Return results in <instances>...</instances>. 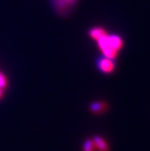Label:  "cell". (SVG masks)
Here are the masks:
<instances>
[{"instance_id":"cell-1","label":"cell","mask_w":150,"mask_h":151,"mask_svg":"<svg viewBox=\"0 0 150 151\" xmlns=\"http://www.w3.org/2000/svg\"><path fill=\"white\" fill-rule=\"evenodd\" d=\"M97 43L105 57L110 59H114L117 56L118 50L123 45L122 39L119 36L108 35V34L97 40Z\"/></svg>"},{"instance_id":"cell-2","label":"cell","mask_w":150,"mask_h":151,"mask_svg":"<svg viewBox=\"0 0 150 151\" xmlns=\"http://www.w3.org/2000/svg\"><path fill=\"white\" fill-rule=\"evenodd\" d=\"M54 6L60 14H65L75 4L76 0H53Z\"/></svg>"},{"instance_id":"cell-3","label":"cell","mask_w":150,"mask_h":151,"mask_svg":"<svg viewBox=\"0 0 150 151\" xmlns=\"http://www.w3.org/2000/svg\"><path fill=\"white\" fill-rule=\"evenodd\" d=\"M98 66H99V69L105 73H111V72L114 71V68H115V65L112 60L107 57H104L99 60Z\"/></svg>"},{"instance_id":"cell-4","label":"cell","mask_w":150,"mask_h":151,"mask_svg":"<svg viewBox=\"0 0 150 151\" xmlns=\"http://www.w3.org/2000/svg\"><path fill=\"white\" fill-rule=\"evenodd\" d=\"M108 106L104 101H95L90 105V111L94 114H101L108 109Z\"/></svg>"},{"instance_id":"cell-5","label":"cell","mask_w":150,"mask_h":151,"mask_svg":"<svg viewBox=\"0 0 150 151\" xmlns=\"http://www.w3.org/2000/svg\"><path fill=\"white\" fill-rule=\"evenodd\" d=\"M92 139L95 144V147H96V149H98L99 151H108V145L107 141L102 139L101 137L95 136Z\"/></svg>"},{"instance_id":"cell-6","label":"cell","mask_w":150,"mask_h":151,"mask_svg":"<svg viewBox=\"0 0 150 151\" xmlns=\"http://www.w3.org/2000/svg\"><path fill=\"white\" fill-rule=\"evenodd\" d=\"M107 34V32L105 31L104 28L100 26H96V27H93L89 31V35L90 37H91L94 40H99L100 37H102L103 35H105Z\"/></svg>"},{"instance_id":"cell-7","label":"cell","mask_w":150,"mask_h":151,"mask_svg":"<svg viewBox=\"0 0 150 151\" xmlns=\"http://www.w3.org/2000/svg\"><path fill=\"white\" fill-rule=\"evenodd\" d=\"M83 151H95L96 150V147L93 142L92 139H88L84 141L83 144Z\"/></svg>"},{"instance_id":"cell-8","label":"cell","mask_w":150,"mask_h":151,"mask_svg":"<svg viewBox=\"0 0 150 151\" xmlns=\"http://www.w3.org/2000/svg\"><path fill=\"white\" fill-rule=\"evenodd\" d=\"M7 86H8V80L6 76L2 72H0V88L4 90L6 89Z\"/></svg>"},{"instance_id":"cell-9","label":"cell","mask_w":150,"mask_h":151,"mask_svg":"<svg viewBox=\"0 0 150 151\" xmlns=\"http://www.w3.org/2000/svg\"><path fill=\"white\" fill-rule=\"evenodd\" d=\"M3 95H4V93H3V90L0 88V100H1L2 98H3Z\"/></svg>"}]
</instances>
